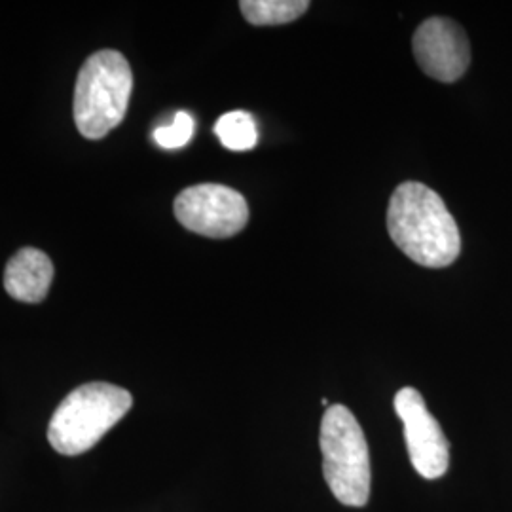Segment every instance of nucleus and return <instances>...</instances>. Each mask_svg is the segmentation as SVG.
Listing matches in <instances>:
<instances>
[{"mask_svg": "<svg viewBox=\"0 0 512 512\" xmlns=\"http://www.w3.org/2000/svg\"><path fill=\"white\" fill-rule=\"evenodd\" d=\"M387 230L404 255L425 268H446L461 253L458 222L425 184L408 181L395 188L387 207Z\"/></svg>", "mask_w": 512, "mask_h": 512, "instance_id": "obj_1", "label": "nucleus"}, {"mask_svg": "<svg viewBox=\"0 0 512 512\" xmlns=\"http://www.w3.org/2000/svg\"><path fill=\"white\" fill-rule=\"evenodd\" d=\"M133 92L128 59L116 50L90 55L74 86V124L86 139H103L122 124Z\"/></svg>", "mask_w": 512, "mask_h": 512, "instance_id": "obj_2", "label": "nucleus"}, {"mask_svg": "<svg viewBox=\"0 0 512 512\" xmlns=\"http://www.w3.org/2000/svg\"><path fill=\"white\" fill-rule=\"evenodd\" d=\"M133 404L129 391L118 385L92 382L71 391L48 425V440L61 456H80L103 439Z\"/></svg>", "mask_w": 512, "mask_h": 512, "instance_id": "obj_3", "label": "nucleus"}, {"mask_svg": "<svg viewBox=\"0 0 512 512\" xmlns=\"http://www.w3.org/2000/svg\"><path fill=\"white\" fill-rule=\"evenodd\" d=\"M323 475L332 495L348 507H365L370 497V456L363 427L344 404H332L321 421Z\"/></svg>", "mask_w": 512, "mask_h": 512, "instance_id": "obj_4", "label": "nucleus"}, {"mask_svg": "<svg viewBox=\"0 0 512 512\" xmlns=\"http://www.w3.org/2000/svg\"><path fill=\"white\" fill-rule=\"evenodd\" d=\"M175 217L186 230L205 238L226 239L249 222V205L238 190L222 184H196L175 200Z\"/></svg>", "mask_w": 512, "mask_h": 512, "instance_id": "obj_5", "label": "nucleus"}, {"mask_svg": "<svg viewBox=\"0 0 512 512\" xmlns=\"http://www.w3.org/2000/svg\"><path fill=\"white\" fill-rule=\"evenodd\" d=\"M395 412L403 421L408 458L418 475L427 480L446 475L450 465V444L420 391L403 387L395 395Z\"/></svg>", "mask_w": 512, "mask_h": 512, "instance_id": "obj_6", "label": "nucleus"}, {"mask_svg": "<svg viewBox=\"0 0 512 512\" xmlns=\"http://www.w3.org/2000/svg\"><path fill=\"white\" fill-rule=\"evenodd\" d=\"M412 48L421 71L446 84L459 80L471 63L469 38L454 19H425L414 33Z\"/></svg>", "mask_w": 512, "mask_h": 512, "instance_id": "obj_7", "label": "nucleus"}, {"mask_svg": "<svg viewBox=\"0 0 512 512\" xmlns=\"http://www.w3.org/2000/svg\"><path fill=\"white\" fill-rule=\"evenodd\" d=\"M54 281L50 256L33 247L19 249L4 270V289L14 300L38 304L46 298Z\"/></svg>", "mask_w": 512, "mask_h": 512, "instance_id": "obj_8", "label": "nucleus"}, {"mask_svg": "<svg viewBox=\"0 0 512 512\" xmlns=\"http://www.w3.org/2000/svg\"><path fill=\"white\" fill-rule=\"evenodd\" d=\"M241 14L251 25H285L302 18L310 2L308 0H243L239 2Z\"/></svg>", "mask_w": 512, "mask_h": 512, "instance_id": "obj_9", "label": "nucleus"}, {"mask_svg": "<svg viewBox=\"0 0 512 512\" xmlns=\"http://www.w3.org/2000/svg\"><path fill=\"white\" fill-rule=\"evenodd\" d=\"M215 133L222 143V147L234 152H245L256 147L258 143V128L255 118L245 110H232L222 114L217 124Z\"/></svg>", "mask_w": 512, "mask_h": 512, "instance_id": "obj_10", "label": "nucleus"}, {"mask_svg": "<svg viewBox=\"0 0 512 512\" xmlns=\"http://www.w3.org/2000/svg\"><path fill=\"white\" fill-rule=\"evenodd\" d=\"M194 118L188 112H177L175 120L169 126H160L154 131V141L158 147L173 150V148H181L190 143V139L194 137Z\"/></svg>", "mask_w": 512, "mask_h": 512, "instance_id": "obj_11", "label": "nucleus"}]
</instances>
